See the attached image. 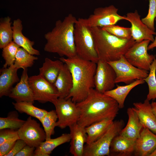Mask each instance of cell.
Wrapping results in <instances>:
<instances>
[{"mask_svg": "<svg viewBox=\"0 0 156 156\" xmlns=\"http://www.w3.org/2000/svg\"><path fill=\"white\" fill-rule=\"evenodd\" d=\"M36 148L26 144L15 156H34Z\"/></svg>", "mask_w": 156, "mask_h": 156, "instance_id": "obj_40", "label": "cell"}, {"mask_svg": "<svg viewBox=\"0 0 156 156\" xmlns=\"http://www.w3.org/2000/svg\"><path fill=\"white\" fill-rule=\"evenodd\" d=\"M127 113L128 117L127 123L121 130L120 134L135 141L140 136L143 126L132 107L127 109Z\"/></svg>", "mask_w": 156, "mask_h": 156, "instance_id": "obj_22", "label": "cell"}, {"mask_svg": "<svg viewBox=\"0 0 156 156\" xmlns=\"http://www.w3.org/2000/svg\"><path fill=\"white\" fill-rule=\"evenodd\" d=\"M38 59L37 57L30 54L24 49L20 47L17 52L14 64L18 69L22 68L24 69L31 67L35 60Z\"/></svg>", "mask_w": 156, "mask_h": 156, "instance_id": "obj_30", "label": "cell"}, {"mask_svg": "<svg viewBox=\"0 0 156 156\" xmlns=\"http://www.w3.org/2000/svg\"><path fill=\"white\" fill-rule=\"evenodd\" d=\"M133 109L137 114L143 127L156 134V117L152 110L151 104L146 99L143 103L133 104Z\"/></svg>", "mask_w": 156, "mask_h": 156, "instance_id": "obj_18", "label": "cell"}, {"mask_svg": "<svg viewBox=\"0 0 156 156\" xmlns=\"http://www.w3.org/2000/svg\"><path fill=\"white\" fill-rule=\"evenodd\" d=\"M53 104L58 117L57 127L63 129L77 123L80 112L71 98H58Z\"/></svg>", "mask_w": 156, "mask_h": 156, "instance_id": "obj_9", "label": "cell"}, {"mask_svg": "<svg viewBox=\"0 0 156 156\" xmlns=\"http://www.w3.org/2000/svg\"><path fill=\"white\" fill-rule=\"evenodd\" d=\"M64 63L61 60H53L46 57L42 66L39 68V74L54 84Z\"/></svg>", "mask_w": 156, "mask_h": 156, "instance_id": "obj_27", "label": "cell"}, {"mask_svg": "<svg viewBox=\"0 0 156 156\" xmlns=\"http://www.w3.org/2000/svg\"><path fill=\"white\" fill-rule=\"evenodd\" d=\"M60 60L68 66L72 75L73 85L66 99L70 98L76 103L84 100L90 90L95 88L94 77L97 64L77 55L72 57H61Z\"/></svg>", "mask_w": 156, "mask_h": 156, "instance_id": "obj_2", "label": "cell"}, {"mask_svg": "<svg viewBox=\"0 0 156 156\" xmlns=\"http://www.w3.org/2000/svg\"><path fill=\"white\" fill-rule=\"evenodd\" d=\"M11 18L9 16L1 19L0 22V48L3 49L13 40V31Z\"/></svg>", "mask_w": 156, "mask_h": 156, "instance_id": "obj_29", "label": "cell"}, {"mask_svg": "<svg viewBox=\"0 0 156 156\" xmlns=\"http://www.w3.org/2000/svg\"><path fill=\"white\" fill-rule=\"evenodd\" d=\"M15 109L21 113H25L28 115L36 118L40 120L47 113V111L44 109L37 107L33 103L26 102H12Z\"/></svg>", "mask_w": 156, "mask_h": 156, "instance_id": "obj_28", "label": "cell"}, {"mask_svg": "<svg viewBox=\"0 0 156 156\" xmlns=\"http://www.w3.org/2000/svg\"><path fill=\"white\" fill-rule=\"evenodd\" d=\"M54 85L58 92L59 98L68 96L73 88V82L71 73L66 64H64Z\"/></svg>", "mask_w": 156, "mask_h": 156, "instance_id": "obj_23", "label": "cell"}, {"mask_svg": "<svg viewBox=\"0 0 156 156\" xmlns=\"http://www.w3.org/2000/svg\"><path fill=\"white\" fill-rule=\"evenodd\" d=\"M29 82L35 101L41 103L50 102L53 103L59 98L58 92L54 85L40 75L30 77Z\"/></svg>", "mask_w": 156, "mask_h": 156, "instance_id": "obj_11", "label": "cell"}, {"mask_svg": "<svg viewBox=\"0 0 156 156\" xmlns=\"http://www.w3.org/2000/svg\"><path fill=\"white\" fill-rule=\"evenodd\" d=\"M151 104L153 111L156 117V101L153 102Z\"/></svg>", "mask_w": 156, "mask_h": 156, "instance_id": "obj_42", "label": "cell"}, {"mask_svg": "<svg viewBox=\"0 0 156 156\" xmlns=\"http://www.w3.org/2000/svg\"><path fill=\"white\" fill-rule=\"evenodd\" d=\"M96 64L94 88L99 92L104 93L114 88L116 83V74L108 62L99 60Z\"/></svg>", "mask_w": 156, "mask_h": 156, "instance_id": "obj_13", "label": "cell"}, {"mask_svg": "<svg viewBox=\"0 0 156 156\" xmlns=\"http://www.w3.org/2000/svg\"><path fill=\"white\" fill-rule=\"evenodd\" d=\"M114 119L107 118L94 123L85 127L87 134L86 144L96 141L107 131L114 122Z\"/></svg>", "mask_w": 156, "mask_h": 156, "instance_id": "obj_26", "label": "cell"}, {"mask_svg": "<svg viewBox=\"0 0 156 156\" xmlns=\"http://www.w3.org/2000/svg\"><path fill=\"white\" fill-rule=\"evenodd\" d=\"M23 25L20 19H17L14 21L12 28L13 31V40L15 43L23 48L32 55H40L39 51L34 48L33 41L30 40L23 34Z\"/></svg>", "mask_w": 156, "mask_h": 156, "instance_id": "obj_21", "label": "cell"}, {"mask_svg": "<svg viewBox=\"0 0 156 156\" xmlns=\"http://www.w3.org/2000/svg\"><path fill=\"white\" fill-rule=\"evenodd\" d=\"M125 17L126 20L131 24L132 37L136 42L145 40L153 41L155 39L154 35H156V32L143 22L137 10L134 12L128 13Z\"/></svg>", "mask_w": 156, "mask_h": 156, "instance_id": "obj_14", "label": "cell"}, {"mask_svg": "<svg viewBox=\"0 0 156 156\" xmlns=\"http://www.w3.org/2000/svg\"><path fill=\"white\" fill-rule=\"evenodd\" d=\"M76 18L70 14L62 21L58 20L52 30L45 34V51L56 53L61 57H72L76 55L74 40Z\"/></svg>", "mask_w": 156, "mask_h": 156, "instance_id": "obj_3", "label": "cell"}, {"mask_svg": "<svg viewBox=\"0 0 156 156\" xmlns=\"http://www.w3.org/2000/svg\"><path fill=\"white\" fill-rule=\"evenodd\" d=\"M58 117L55 110L47 111L46 114L40 120L45 131L46 140L51 138L55 133V128L57 127Z\"/></svg>", "mask_w": 156, "mask_h": 156, "instance_id": "obj_31", "label": "cell"}, {"mask_svg": "<svg viewBox=\"0 0 156 156\" xmlns=\"http://www.w3.org/2000/svg\"><path fill=\"white\" fill-rule=\"evenodd\" d=\"M156 148V134L143 127L135 141L134 152L135 156H149Z\"/></svg>", "mask_w": 156, "mask_h": 156, "instance_id": "obj_16", "label": "cell"}, {"mask_svg": "<svg viewBox=\"0 0 156 156\" xmlns=\"http://www.w3.org/2000/svg\"><path fill=\"white\" fill-rule=\"evenodd\" d=\"M125 125L122 120L114 121L105 133L95 142L84 146L83 156H110V147L113 139L119 134Z\"/></svg>", "mask_w": 156, "mask_h": 156, "instance_id": "obj_6", "label": "cell"}, {"mask_svg": "<svg viewBox=\"0 0 156 156\" xmlns=\"http://www.w3.org/2000/svg\"><path fill=\"white\" fill-rule=\"evenodd\" d=\"M102 28L110 34L120 38L129 39L132 38L130 27L114 25Z\"/></svg>", "mask_w": 156, "mask_h": 156, "instance_id": "obj_35", "label": "cell"}, {"mask_svg": "<svg viewBox=\"0 0 156 156\" xmlns=\"http://www.w3.org/2000/svg\"><path fill=\"white\" fill-rule=\"evenodd\" d=\"M145 82L143 79H139L126 85H117L116 88L106 92L104 94L115 100L118 104L120 109H122L124 107L125 99L130 91L136 86Z\"/></svg>", "mask_w": 156, "mask_h": 156, "instance_id": "obj_25", "label": "cell"}, {"mask_svg": "<svg viewBox=\"0 0 156 156\" xmlns=\"http://www.w3.org/2000/svg\"><path fill=\"white\" fill-rule=\"evenodd\" d=\"M76 105L80 114L77 123L85 127L105 119H114L120 109L115 100L95 88H91L86 98Z\"/></svg>", "mask_w": 156, "mask_h": 156, "instance_id": "obj_1", "label": "cell"}, {"mask_svg": "<svg viewBox=\"0 0 156 156\" xmlns=\"http://www.w3.org/2000/svg\"><path fill=\"white\" fill-rule=\"evenodd\" d=\"M74 40L77 56L84 60L98 62L99 59L90 28L78 19L75 25Z\"/></svg>", "mask_w": 156, "mask_h": 156, "instance_id": "obj_5", "label": "cell"}, {"mask_svg": "<svg viewBox=\"0 0 156 156\" xmlns=\"http://www.w3.org/2000/svg\"><path fill=\"white\" fill-rule=\"evenodd\" d=\"M29 78L27 68L23 69L19 81L12 88L8 96L16 102L26 101L34 103L35 100Z\"/></svg>", "mask_w": 156, "mask_h": 156, "instance_id": "obj_15", "label": "cell"}, {"mask_svg": "<svg viewBox=\"0 0 156 156\" xmlns=\"http://www.w3.org/2000/svg\"><path fill=\"white\" fill-rule=\"evenodd\" d=\"M108 62L116 73V83L123 82L128 84L137 79H144L149 73V71L140 69L131 64L124 55L117 60Z\"/></svg>", "mask_w": 156, "mask_h": 156, "instance_id": "obj_8", "label": "cell"}, {"mask_svg": "<svg viewBox=\"0 0 156 156\" xmlns=\"http://www.w3.org/2000/svg\"><path fill=\"white\" fill-rule=\"evenodd\" d=\"M148 76L144 80L148 87L146 99L150 101L156 99V56L150 66Z\"/></svg>", "mask_w": 156, "mask_h": 156, "instance_id": "obj_33", "label": "cell"}, {"mask_svg": "<svg viewBox=\"0 0 156 156\" xmlns=\"http://www.w3.org/2000/svg\"><path fill=\"white\" fill-rule=\"evenodd\" d=\"M69 127L70 135L69 152L74 156H83L87 138L85 127L77 123Z\"/></svg>", "mask_w": 156, "mask_h": 156, "instance_id": "obj_17", "label": "cell"}, {"mask_svg": "<svg viewBox=\"0 0 156 156\" xmlns=\"http://www.w3.org/2000/svg\"><path fill=\"white\" fill-rule=\"evenodd\" d=\"M69 133H63L56 138L45 140L35 149L34 156H49L53 150L63 144L70 142Z\"/></svg>", "mask_w": 156, "mask_h": 156, "instance_id": "obj_24", "label": "cell"}, {"mask_svg": "<svg viewBox=\"0 0 156 156\" xmlns=\"http://www.w3.org/2000/svg\"><path fill=\"white\" fill-rule=\"evenodd\" d=\"M26 144V143L23 140L19 139L17 140L11 151L6 156H15Z\"/></svg>", "mask_w": 156, "mask_h": 156, "instance_id": "obj_39", "label": "cell"}, {"mask_svg": "<svg viewBox=\"0 0 156 156\" xmlns=\"http://www.w3.org/2000/svg\"><path fill=\"white\" fill-rule=\"evenodd\" d=\"M18 69L12 64L0 69V97L8 96L13 86L20 81L17 74Z\"/></svg>", "mask_w": 156, "mask_h": 156, "instance_id": "obj_19", "label": "cell"}, {"mask_svg": "<svg viewBox=\"0 0 156 156\" xmlns=\"http://www.w3.org/2000/svg\"><path fill=\"white\" fill-rule=\"evenodd\" d=\"M20 119L16 111L10 112L6 117L0 118V129H9L17 131L25 122Z\"/></svg>", "mask_w": 156, "mask_h": 156, "instance_id": "obj_32", "label": "cell"}, {"mask_svg": "<svg viewBox=\"0 0 156 156\" xmlns=\"http://www.w3.org/2000/svg\"><path fill=\"white\" fill-rule=\"evenodd\" d=\"M156 21V18L155 19ZM156 47V37L154 40L150 44H149L148 47V50H150Z\"/></svg>", "mask_w": 156, "mask_h": 156, "instance_id": "obj_41", "label": "cell"}, {"mask_svg": "<svg viewBox=\"0 0 156 156\" xmlns=\"http://www.w3.org/2000/svg\"><path fill=\"white\" fill-rule=\"evenodd\" d=\"M21 47L12 41L3 49L2 56L5 61L3 68L13 64L18 49Z\"/></svg>", "mask_w": 156, "mask_h": 156, "instance_id": "obj_34", "label": "cell"}, {"mask_svg": "<svg viewBox=\"0 0 156 156\" xmlns=\"http://www.w3.org/2000/svg\"><path fill=\"white\" fill-rule=\"evenodd\" d=\"M90 28L99 60L107 62L117 60L136 42L132 38L125 39L117 37L102 27Z\"/></svg>", "mask_w": 156, "mask_h": 156, "instance_id": "obj_4", "label": "cell"}, {"mask_svg": "<svg viewBox=\"0 0 156 156\" xmlns=\"http://www.w3.org/2000/svg\"><path fill=\"white\" fill-rule=\"evenodd\" d=\"M149 9L147 14L141 20L151 29L155 31L154 22L156 18V0H149Z\"/></svg>", "mask_w": 156, "mask_h": 156, "instance_id": "obj_36", "label": "cell"}, {"mask_svg": "<svg viewBox=\"0 0 156 156\" xmlns=\"http://www.w3.org/2000/svg\"><path fill=\"white\" fill-rule=\"evenodd\" d=\"M149 156H156V148L149 155Z\"/></svg>", "mask_w": 156, "mask_h": 156, "instance_id": "obj_43", "label": "cell"}, {"mask_svg": "<svg viewBox=\"0 0 156 156\" xmlns=\"http://www.w3.org/2000/svg\"><path fill=\"white\" fill-rule=\"evenodd\" d=\"M118 11V9L112 5L104 8H98L88 18H80L78 19L90 27H103L115 25L120 20H126L125 16L119 15Z\"/></svg>", "mask_w": 156, "mask_h": 156, "instance_id": "obj_7", "label": "cell"}, {"mask_svg": "<svg viewBox=\"0 0 156 156\" xmlns=\"http://www.w3.org/2000/svg\"><path fill=\"white\" fill-rule=\"evenodd\" d=\"M150 42L145 40L136 42L126 52L124 57L134 66L149 71L150 66L156 57L148 53V47Z\"/></svg>", "mask_w": 156, "mask_h": 156, "instance_id": "obj_10", "label": "cell"}, {"mask_svg": "<svg viewBox=\"0 0 156 156\" xmlns=\"http://www.w3.org/2000/svg\"><path fill=\"white\" fill-rule=\"evenodd\" d=\"M17 140H8L0 144V156H6L11 151Z\"/></svg>", "mask_w": 156, "mask_h": 156, "instance_id": "obj_38", "label": "cell"}, {"mask_svg": "<svg viewBox=\"0 0 156 156\" xmlns=\"http://www.w3.org/2000/svg\"><path fill=\"white\" fill-rule=\"evenodd\" d=\"M17 131L19 139L24 141L27 145L36 148L46 140L44 129L31 116L27 118Z\"/></svg>", "mask_w": 156, "mask_h": 156, "instance_id": "obj_12", "label": "cell"}, {"mask_svg": "<svg viewBox=\"0 0 156 156\" xmlns=\"http://www.w3.org/2000/svg\"><path fill=\"white\" fill-rule=\"evenodd\" d=\"M18 139L17 131L9 129H0V144L8 140Z\"/></svg>", "mask_w": 156, "mask_h": 156, "instance_id": "obj_37", "label": "cell"}, {"mask_svg": "<svg viewBox=\"0 0 156 156\" xmlns=\"http://www.w3.org/2000/svg\"><path fill=\"white\" fill-rule=\"evenodd\" d=\"M135 141L120 134L112 140L110 147V156H129L134 154Z\"/></svg>", "mask_w": 156, "mask_h": 156, "instance_id": "obj_20", "label": "cell"}]
</instances>
